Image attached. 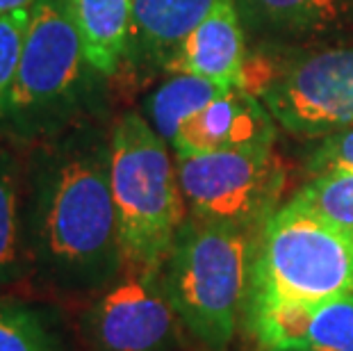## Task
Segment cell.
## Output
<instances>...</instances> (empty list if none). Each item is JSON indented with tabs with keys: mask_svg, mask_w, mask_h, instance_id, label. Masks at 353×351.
Segmentation results:
<instances>
[{
	"mask_svg": "<svg viewBox=\"0 0 353 351\" xmlns=\"http://www.w3.org/2000/svg\"><path fill=\"white\" fill-rule=\"evenodd\" d=\"M32 274L59 292L105 290L125 270L110 188V137L80 128L34 151L28 171Z\"/></svg>",
	"mask_w": 353,
	"mask_h": 351,
	"instance_id": "1",
	"label": "cell"
},
{
	"mask_svg": "<svg viewBox=\"0 0 353 351\" xmlns=\"http://www.w3.org/2000/svg\"><path fill=\"white\" fill-rule=\"evenodd\" d=\"M260 233L187 217L162 267L180 324L208 351H226L249 301Z\"/></svg>",
	"mask_w": 353,
	"mask_h": 351,
	"instance_id": "2",
	"label": "cell"
},
{
	"mask_svg": "<svg viewBox=\"0 0 353 351\" xmlns=\"http://www.w3.org/2000/svg\"><path fill=\"white\" fill-rule=\"evenodd\" d=\"M110 188L125 267L162 270L187 203L169 144L139 112H128L110 132Z\"/></svg>",
	"mask_w": 353,
	"mask_h": 351,
	"instance_id": "3",
	"label": "cell"
},
{
	"mask_svg": "<svg viewBox=\"0 0 353 351\" xmlns=\"http://www.w3.org/2000/svg\"><path fill=\"white\" fill-rule=\"evenodd\" d=\"M71 0H34L17 78L0 123L21 137H52L78 114L92 78Z\"/></svg>",
	"mask_w": 353,
	"mask_h": 351,
	"instance_id": "4",
	"label": "cell"
},
{
	"mask_svg": "<svg viewBox=\"0 0 353 351\" xmlns=\"http://www.w3.org/2000/svg\"><path fill=\"white\" fill-rule=\"evenodd\" d=\"M353 292V237L292 201L260 230L251 270V297L326 301Z\"/></svg>",
	"mask_w": 353,
	"mask_h": 351,
	"instance_id": "5",
	"label": "cell"
},
{
	"mask_svg": "<svg viewBox=\"0 0 353 351\" xmlns=\"http://www.w3.org/2000/svg\"><path fill=\"white\" fill-rule=\"evenodd\" d=\"M187 210L201 219L260 233L278 210L285 164L274 146L176 158Z\"/></svg>",
	"mask_w": 353,
	"mask_h": 351,
	"instance_id": "6",
	"label": "cell"
},
{
	"mask_svg": "<svg viewBox=\"0 0 353 351\" xmlns=\"http://www.w3.org/2000/svg\"><path fill=\"white\" fill-rule=\"evenodd\" d=\"M260 101L296 137H328L353 128V46L290 62Z\"/></svg>",
	"mask_w": 353,
	"mask_h": 351,
	"instance_id": "7",
	"label": "cell"
},
{
	"mask_svg": "<svg viewBox=\"0 0 353 351\" xmlns=\"http://www.w3.org/2000/svg\"><path fill=\"white\" fill-rule=\"evenodd\" d=\"M85 315L92 351H174L183 326L164 288L162 270L125 267Z\"/></svg>",
	"mask_w": 353,
	"mask_h": 351,
	"instance_id": "8",
	"label": "cell"
},
{
	"mask_svg": "<svg viewBox=\"0 0 353 351\" xmlns=\"http://www.w3.org/2000/svg\"><path fill=\"white\" fill-rule=\"evenodd\" d=\"M246 324L260 351H353V292L326 301H246Z\"/></svg>",
	"mask_w": 353,
	"mask_h": 351,
	"instance_id": "9",
	"label": "cell"
},
{
	"mask_svg": "<svg viewBox=\"0 0 353 351\" xmlns=\"http://www.w3.org/2000/svg\"><path fill=\"white\" fill-rule=\"evenodd\" d=\"M276 126L260 99L230 87L187 119L169 146L176 158L274 146Z\"/></svg>",
	"mask_w": 353,
	"mask_h": 351,
	"instance_id": "10",
	"label": "cell"
},
{
	"mask_svg": "<svg viewBox=\"0 0 353 351\" xmlns=\"http://www.w3.org/2000/svg\"><path fill=\"white\" fill-rule=\"evenodd\" d=\"M246 57L242 17L235 0H216L199 26L167 57L162 69L237 87Z\"/></svg>",
	"mask_w": 353,
	"mask_h": 351,
	"instance_id": "11",
	"label": "cell"
},
{
	"mask_svg": "<svg viewBox=\"0 0 353 351\" xmlns=\"http://www.w3.org/2000/svg\"><path fill=\"white\" fill-rule=\"evenodd\" d=\"M216 0H134L125 62L164 66L167 57L212 10Z\"/></svg>",
	"mask_w": 353,
	"mask_h": 351,
	"instance_id": "12",
	"label": "cell"
},
{
	"mask_svg": "<svg viewBox=\"0 0 353 351\" xmlns=\"http://www.w3.org/2000/svg\"><path fill=\"white\" fill-rule=\"evenodd\" d=\"M89 64L114 76L125 64L134 0H71Z\"/></svg>",
	"mask_w": 353,
	"mask_h": 351,
	"instance_id": "13",
	"label": "cell"
},
{
	"mask_svg": "<svg viewBox=\"0 0 353 351\" xmlns=\"http://www.w3.org/2000/svg\"><path fill=\"white\" fill-rule=\"evenodd\" d=\"M32 276L28 199L17 158L0 148V288Z\"/></svg>",
	"mask_w": 353,
	"mask_h": 351,
	"instance_id": "14",
	"label": "cell"
},
{
	"mask_svg": "<svg viewBox=\"0 0 353 351\" xmlns=\"http://www.w3.org/2000/svg\"><path fill=\"white\" fill-rule=\"evenodd\" d=\"M239 17L276 37H317L340 28L351 0H235Z\"/></svg>",
	"mask_w": 353,
	"mask_h": 351,
	"instance_id": "15",
	"label": "cell"
},
{
	"mask_svg": "<svg viewBox=\"0 0 353 351\" xmlns=\"http://www.w3.org/2000/svg\"><path fill=\"white\" fill-rule=\"evenodd\" d=\"M232 85L223 82L187 76V73H171L146 101V121L167 144L176 137L187 119L201 112L210 101L223 94Z\"/></svg>",
	"mask_w": 353,
	"mask_h": 351,
	"instance_id": "16",
	"label": "cell"
},
{
	"mask_svg": "<svg viewBox=\"0 0 353 351\" xmlns=\"http://www.w3.org/2000/svg\"><path fill=\"white\" fill-rule=\"evenodd\" d=\"M292 203L353 237V171L312 174L310 181L292 197Z\"/></svg>",
	"mask_w": 353,
	"mask_h": 351,
	"instance_id": "17",
	"label": "cell"
},
{
	"mask_svg": "<svg viewBox=\"0 0 353 351\" xmlns=\"http://www.w3.org/2000/svg\"><path fill=\"white\" fill-rule=\"evenodd\" d=\"M0 351H57V338L41 310L0 299Z\"/></svg>",
	"mask_w": 353,
	"mask_h": 351,
	"instance_id": "18",
	"label": "cell"
},
{
	"mask_svg": "<svg viewBox=\"0 0 353 351\" xmlns=\"http://www.w3.org/2000/svg\"><path fill=\"white\" fill-rule=\"evenodd\" d=\"M30 10H32V7L0 17V117H3V112H5L7 99H10L14 78H17Z\"/></svg>",
	"mask_w": 353,
	"mask_h": 351,
	"instance_id": "19",
	"label": "cell"
},
{
	"mask_svg": "<svg viewBox=\"0 0 353 351\" xmlns=\"http://www.w3.org/2000/svg\"><path fill=\"white\" fill-rule=\"evenodd\" d=\"M285 69H288V64H283L274 55L262 53V50H251V53L246 50L237 87L249 92L255 99H262L276 85V80L283 76Z\"/></svg>",
	"mask_w": 353,
	"mask_h": 351,
	"instance_id": "20",
	"label": "cell"
},
{
	"mask_svg": "<svg viewBox=\"0 0 353 351\" xmlns=\"http://www.w3.org/2000/svg\"><path fill=\"white\" fill-rule=\"evenodd\" d=\"M312 174L324 171H353V128L321 137V144L307 158Z\"/></svg>",
	"mask_w": 353,
	"mask_h": 351,
	"instance_id": "21",
	"label": "cell"
},
{
	"mask_svg": "<svg viewBox=\"0 0 353 351\" xmlns=\"http://www.w3.org/2000/svg\"><path fill=\"white\" fill-rule=\"evenodd\" d=\"M34 0H0V17H5V14L10 12H17V10H28V7H32Z\"/></svg>",
	"mask_w": 353,
	"mask_h": 351,
	"instance_id": "22",
	"label": "cell"
}]
</instances>
